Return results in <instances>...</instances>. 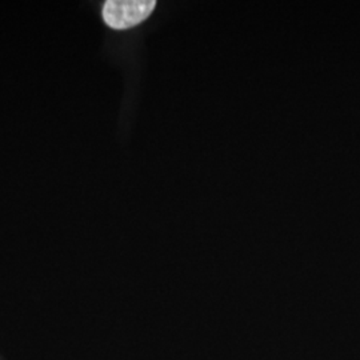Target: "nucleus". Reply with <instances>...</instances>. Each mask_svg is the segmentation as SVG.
Returning <instances> with one entry per match:
<instances>
[{"mask_svg": "<svg viewBox=\"0 0 360 360\" xmlns=\"http://www.w3.org/2000/svg\"><path fill=\"white\" fill-rule=\"evenodd\" d=\"M155 6V0H108L103 7L104 22L114 30H127L144 22Z\"/></svg>", "mask_w": 360, "mask_h": 360, "instance_id": "f257e3e1", "label": "nucleus"}]
</instances>
